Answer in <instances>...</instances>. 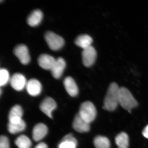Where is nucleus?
Returning <instances> with one entry per match:
<instances>
[{"label":"nucleus","mask_w":148,"mask_h":148,"mask_svg":"<svg viewBox=\"0 0 148 148\" xmlns=\"http://www.w3.org/2000/svg\"><path fill=\"white\" fill-rule=\"evenodd\" d=\"M142 134L145 138L148 139V125L143 130Z\"/></svg>","instance_id":"393cba45"},{"label":"nucleus","mask_w":148,"mask_h":148,"mask_svg":"<svg viewBox=\"0 0 148 148\" xmlns=\"http://www.w3.org/2000/svg\"><path fill=\"white\" fill-rule=\"evenodd\" d=\"M42 12L40 10H36L32 12L28 16L27 22L29 26L32 27H37L41 22L43 18Z\"/></svg>","instance_id":"2eb2a0df"},{"label":"nucleus","mask_w":148,"mask_h":148,"mask_svg":"<svg viewBox=\"0 0 148 148\" xmlns=\"http://www.w3.org/2000/svg\"><path fill=\"white\" fill-rule=\"evenodd\" d=\"M73 127L75 131L79 133L88 132L90 130V123L83 119L79 114H77L74 118Z\"/></svg>","instance_id":"1a4fd4ad"},{"label":"nucleus","mask_w":148,"mask_h":148,"mask_svg":"<svg viewBox=\"0 0 148 148\" xmlns=\"http://www.w3.org/2000/svg\"><path fill=\"white\" fill-rule=\"evenodd\" d=\"M23 111L19 105L14 106L10 111L8 115L9 122L13 123L19 121L22 119Z\"/></svg>","instance_id":"f3484780"},{"label":"nucleus","mask_w":148,"mask_h":148,"mask_svg":"<svg viewBox=\"0 0 148 148\" xmlns=\"http://www.w3.org/2000/svg\"><path fill=\"white\" fill-rule=\"evenodd\" d=\"M48 129L47 126L42 123L36 125L33 129L32 138L36 142L40 141L47 135Z\"/></svg>","instance_id":"f8f14e48"},{"label":"nucleus","mask_w":148,"mask_h":148,"mask_svg":"<svg viewBox=\"0 0 148 148\" xmlns=\"http://www.w3.org/2000/svg\"><path fill=\"white\" fill-rule=\"evenodd\" d=\"M56 103L50 97H47L42 101L40 108L42 112L50 118H52V112L56 108Z\"/></svg>","instance_id":"0eeeda50"},{"label":"nucleus","mask_w":148,"mask_h":148,"mask_svg":"<svg viewBox=\"0 0 148 148\" xmlns=\"http://www.w3.org/2000/svg\"><path fill=\"white\" fill-rule=\"evenodd\" d=\"M10 81L12 88L18 91L23 90L26 87L27 82L25 77L18 73L14 74Z\"/></svg>","instance_id":"6e6552de"},{"label":"nucleus","mask_w":148,"mask_h":148,"mask_svg":"<svg viewBox=\"0 0 148 148\" xmlns=\"http://www.w3.org/2000/svg\"><path fill=\"white\" fill-rule=\"evenodd\" d=\"M115 141L119 148H128L129 145V137L127 133L121 132L115 138Z\"/></svg>","instance_id":"aec40b11"},{"label":"nucleus","mask_w":148,"mask_h":148,"mask_svg":"<svg viewBox=\"0 0 148 148\" xmlns=\"http://www.w3.org/2000/svg\"><path fill=\"white\" fill-rule=\"evenodd\" d=\"M120 87L116 83L113 82L109 85L103 101V108L112 112L117 108L119 104V95Z\"/></svg>","instance_id":"f257e3e1"},{"label":"nucleus","mask_w":148,"mask_h":148,"mask_svg":"<svg viewBox=\"0 0 148 148\" xmlns=\"http://www.w3.org/2000/svg\"><path fill=\"white\" fill-rule=\"evenodd\" d=\"M64 84L66 91L70 96L75 97L78 94V88L71 77H67L65 78L64 81Z\"/></svg>","instance_id":"4468645a"},{"label":"nucleus","mask_w":148,"mask_h":148,"mask_svg":"<svg viewBox=\"0 0 148 148\" xmlns=\"http://www.w3.org/2000/svg\"><path fill=\"white\" fill-rule=\"evenodd\" d=\"M13 52L21 64L26 65L30 62L31 58L29 49L24 45L20 44L16 46L14 49Z\"/></svg>","instance_id":"423d86ee"},{"label":"nucleus","mask_w":148,"mask_h":148,"mask_svg":"<svg viewBox=\"0 0 148 148\" xmlns=\"http://www.w3.org/2000/svg\"><path fill=\"white\" fill-rule=\"evenodd\" d=\"M66 65V61L64 58L59 57L56 59L54 65L50 70L52 76L56 79L60 78L62 76Z\"/></svg>","instance_id":"9d476101"},{"label":"nucleus","mask_w":148,"mask_h":148,"mask_svg":"<svg viewBox=\"0 0 148 148\" xmlns=\"http://www.w3.org/2000/svg\"><path fill=\"white\" fill-rule=\"evenodd\" d=\"M56 60V59L51 56L42 54L39 56L38 62L40 67L42 69L50 71L54 65Z\"/></svg>","instance_id":"ddd939ff"},{"label":"nucleus","mask_w":148,"mask_h":148,"mask_svg":"<svg viewBox=\"0 0 148 148\" xmlns=\"http://www.w3.org/2000/svg\"><path fill=\"white\" fill-rule=\"evenodd\" d=\"M10 79L9 74L8 71L4 69L0 70V86H5L8 83Z\"/></svg>","instance_id":"5701e85b"},{"label":"nucleus","mask_w":148,"mask_h":148,"mask_svg":"<svg viewBox=\"0 0 148 148\" xmlns=\"http://www.w3.org/2000/svg\"><path fill=\"white\" fill-rule=\"evenodd\" d=\"M26 127V123L22 119L15 122H9L8 125V130L9 132L12 134L22 132L24 131Z\"/></svg>","instance_id":"6ab92c4d"},{"label":"nucleus","mask_w":148,"mask_h":148,"mask_svg":"<svg viewBox=\"0 0 148 148\" xmlns=\"http://www.w3.org/2000/svg\"><path fill=\"white\" fill-rule=\"evenodd\" d=\"M34 148H48L47 144L44 143H39Z\"/></svg>","instance_id":"a878e982"},{"label":"nucleus","mask_w":148,"mask_h":148,"mask_svg":"<svg viewBox=\"0 0 148 148\" xmlns=\"http://www.w3.org/2000/svg\"><path fill=\"white\" fill-rule=\"evenodd\" d=\"M0 148H10L9 140L3 135H1L0 138Z\"/></svg>","instance_id":"b1692460"},{"label":"nucleus","mask_w":148,"mask_h":148,"mask_svg":"<svg viewBox=\"0 0 148 148\" xmlns=\"http://www.w3.org/2000/svg\"><path fill=\"white\" fill-rule=\"evenodd\" d=\"M119 101V105L129 113H131L132 109L138 106V101L130 91L124 86L120 87Z\"/></svg>","instance_id":"f03ea898"},{"label":"nucleus","mask_w":148,"mask_h":148,"mask_svg":"<svg viewBox=\"0 0 148 148\" xmlns=\"http://www.w3.org/2000/svg\"><path fill=\"white\" fill-rule=\"evenodd\" d=\"M93 144L96 148H110V140L105 136L98 135L93 140Z\"/></svg>","instance_id":"412c9836"},{"label":"nucleus","mask_w":148,"mask_h":148,"mask_svg":"<svg viewBox=\"0 0 148 148\" xmlns=\"http://www.w3.org/2000/svg\"><path fill=\"white\" fill-rule=\"evenodd\" d=\"M45 39L49 47L53 51L60 50L65 44V41L63 38L50 31L45 33Z\"/></svg>","instance_id":"20e7f679"},{"label":"nucleus","mask_w":148,"mask_h":148,"mask_svg":"<svg viewBox=\"0 0 148 148\" xmlns=\"http://www.w3.org/2000/svg\"><path fill=\"white\" fill-rule=\"evenodd\" d=\"M26 87L27 92L32 96L39 95L42 90L40 82L35 79H32L27 82Z\"/></svg>","instance_id":"9b49d317"},{"label":"nucleus","mask_w":148,"mask_h":148,"mask_svg":"<svg viewBox=\"0 0 148 148\" xmlns=\"http://www.w3.org/2000/svg\"><path fill=\"white\" fill-rule=\"evenodd\" d=\"M78 114L83 119L90 123L95 119L97 115V110L91 102L86 101L81 105Z\"/></svg>","instance_id":"7ed1b4c3"},{"label":"nucleus","mask_w":148,"mask_h":148,"mask_svg":"<svg viewBox=\"0 0 148 148\" xmlns=\"http://www.w3.org/2000/svg\"><path fill=\"white\" fill-rule=\"evenodd\" d=\"M92 42V38L89 35L82 34L77 37L75 43L76 45L84 49L91 46Z\"/></svg>","instance_id":"a211bd4d"},{"label":"nucleus","mask_w":148,"mask_h":148,"mask_svg":"<svg viewBox=\"0 0 148 148\" xmlns=\"http://www.w3.org/2000/svg\"><path fill=\"white\" fill-rule=\"evenodd\" d=\"M14 143L18 148H31L32 146V141L25 135L18 136L15 140Z\"/></svg>","instance_id":"4be33fe9"},{"label":"nucleus","mask_w":148,"mask_h":148,"mask_svg":"<svg viewBox=\"0 0 148 148\" xmlns=\"http://www.w3.org/2000/svg\"><path fill=\"white\" fill-rule=\"evenodd\" d=\"M83 64L85 67L89 68L95 64L97 58V51L92 45L83 50L82 53Z\"/></svg>","instance_id":"39448f33"},{"label":"nucleus","mask_w":148,"mask_h":148,"mask_svg":"<svg viewBox=\"0 0 148 148\" xmlns=\"http://www.w3.org/2000/svg\"><path fill=\"white\" fill-rule=\"evenodd\" d=\"M77 141L71 133L67 134L58 144V148H76Z\"/></svg>","instance_id":"dca6fc26"}]
</instances>
